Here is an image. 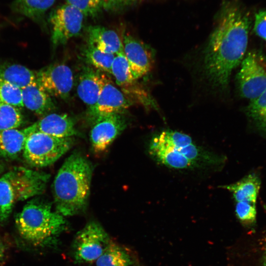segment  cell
Masks as SVG:
<instances>
[{
  "label": "cell",
  "instance_id": "1",
  "mask_svg": "<svg viewBox=\"0 0 266 266\" xmlns=\"http://www.w3.org/2000/svg\"><path fill=\"white\" fill-rule=\"evenodd\" d=\"M249 28L244 11L233 4L225 6L203 55L204 73L212 86L221 89L228 87L233 70L244 58Z\"/></svg>",
  "mask_w": 266,
  "mask_h": 266
},
{
  "label": "cell",
  "instance_id": "16",
  "mask_svg": "<svg viewBox=\"0 0 266 266\" xmlns=\"http://www.w3.org/2000/svg\"><path fill=\"white\" fill-rule=\"evenodd\" d=\"M87 44L108 53L116 55L123 50V42L113 30L100 26H90L86 29Z\"/></svg>",
  "mask_w": 266,
  "mask_h": 266
},
{
  "label": "cell",
  "instance_id": "18",
  "mask_svg": "<svg viewBox=\"0 0 266 266\" xmlns=\"http://www.w3.org/2000/svg\"><path fill=\"white\" fill-rule=\"evenodd\" d=\"M149 152L155 160L168 167L186 169L197 166L174 148L158 144L152 140L149 144Z\"/></svg>",
  "mask_w": 266,
  "mask_h": 266
},
{
  "label": "cell",
  "instance_id": "33",
  "mask_svg": "<svg viewBox=\"0 0 266 266\" xmlns=\"http://www.w3.org/2000/svg\"><path fill=\"white\" fill-rule=\"evenodd\" d=\"M4 254V247L2 242L0 240V262L2 260Z\"/></svg>",
  "mask_w": 266,
  "mask_h": 266
},
{
  "label": "cell",
  "instance_id": "31",
  "mask_svg": "<svg viewBox=\"0 0 266 266\" xmlns=\"http://www.w3.org/2000/svg\"><path fill=\"white\" fill-rule=\"evenodd\" d=\"M139 0H101L102 9L107 11L118 12L135 4Z\"/></svg>",
  "mask_w": 266,
  "mask_h": 266
},
{
  "label": "cell",
  "instance_id": "35",
  "mask_svg": "<svg viewBox=\"0 0 266 266\" xmlns=\"http://www.w3.org/2000/svg\"><path fill=\"white\" fill-rule=\"evenodd\" d=\"M0 169H1V167H0Z\"/></svg>",
  "mask_w": 266,
  "mask_h": 266
},
{
  "label": "cell",
  "instance_id": "2",
  "mask_svg": "<svg viewBox=\"0 0 266 266\" xmlns=\"http://www.w3.org/2000/svg\"><path fill=\"white\" fill-rule=\"evenodd\" d=\"M92 171L89 161L78 152L73 153L65 161L52 186L57 212L65 217L85 210L90 192Z\"/></svg>",
  "mask_w": 266,
  "mask_h": 266
},
{
  "label": "cell",
  "instance_id": "9",
  "mask_svg": "<svg viewBox=\"0 0 266 266\" xmlns=\"http://www.w3.org/2000/svg\"><path fill=\"white\" fill-rule=\"evenodd\" d=\"M36 82L51 97L66 99L73 85V76L67 65L54 64L36 72Z\"/></svg>",
  "mask_w": 266,
  "mask_h": 266
},
{
  "label": "cell",
  "instance_id": "21",
  "mask_svg": "<svg viewBox=\"0 0 266 266\" xmlns=\"http://www.w3.org/2000/svg\"><path fill=\"white\" fill-rule=\"evenodd\" d=\"M261 182L255 173H250L233 184L224 187L233 193L236 202L256 203Z\"/></svg>",
  "mask_w": 266,
  "mask_h": 266
},
{
  "label": "cell",
  "instance_id": "4",
  "mask_svg": "<svg viewBox=\"0 0 266 266\" xmlns=\"http://www.w3.org/2000/svg\"><path fill=\"white\" fill-rule=\"evenodd\" d=\"M50 174L24 167H15L0 177V222L9 217L15 204L45 191Z\"/></svg>",
  "mask_w": 266,
  "mask_h": 266
},
{
  "label": "cell",
  "instance_id": "29",
  "mask_svg": "<svg viewBox=\"0 0 266 266\" xmlns=\"http://www.w3.org/2000/svg\"><path fill=\"white\" fill-rule=\"evenodd\" d=\"M66 3L80 10L85 16L96 18L102 9L101 0H66Z\"/></svg>",
  "mask_w": 266,
  "mask_h": 266
},
{
  "label": "cell",
  "instance_id": "6",
  "mask_svg": "<svg viewBox=\"0 0 266 266\" xmlns=\"http://www.w3.org/2000/svg\"><path fill=\"white\" fill-rule=\"evenodd\" d=\"M110 241L108 234L100 224L90 222L75 236L73 244L74 258L81 263L96 261Z\"/></svg>",
  "mask_w": 266,
  "mask_h": 266
},
{
  "label": "cell",
  "instance_id": "34",
  "mask_svg": "<svg viewBox=\"0 0 266 266\" xmlns=\"http://www.w3.org/2000/svg\"><path fill=\"white\" fill-rule=\"evenodd\" d=\"M264 266H266V256L264 261Z\"/></svg>",
  "mask_w": 266,
  "mask_h": 266
},
{
  "label": "cell",
  "instance_id": "7",
  "mask_svg": "<svg viewBox=\"0 0 266 266\" xmlns=\"http://www.w3.org/2000/svg\"><path fill=\"white\" fill-rule=\"evenodd\" d=\"M84 17L80 10L67 3L53 10L49 15V21L54 45L64 44L78 35L82 30Z\"/></svg>",
  "mask_w": 266,
  "mask_h": 266
},
{
  "label": "cell",
  "instance_id": "23",
  "mask_svg": "<svg viewBox=\"0 0 266 266\" xmlns=\"http://www.w3.org/2000/svg\"><path fill=\"white\" fill-rule=\"evenodd\" d=\"M130 254L111 240L102 254L96 260L97 266H134Z\"/></svg>",
  "mask_w": 266,
  "mask_h": 266
},
{
  "label": "cell",
  "instance_id": "26",
  "mask_svg": "<svg viewBox=\"0 0 266 266\" xmlns=\"http://www.w3.org/2000/svg\"><path fill=\"white\" fill-rule=\"evenodd\" d=\"M23 122V116L18 107L0 102V131L16 129Z\"/></svg>",
  "mask_w": 266,
  "mask_h": 266
},
{
  "label": "cell",
  "instance_id": "32",
  "mask_svg": "<svg viewBox=\"0 0 266 266\" xmlns=\"http://www.w3.org/2000/svg\"><path fill=\"white\" fill-rule=\"evenodd\" d=\"M254 31L257 35L266 42V9L260 10L256 13Z\"/></svg>",
  "mask_w": 266,
  "mask_h": 266
},
{
  "label": "cell",
  "instance_id": "11",
  "mask_svg": "<svg viewBox=\"0 0 266 266\" xmlns=\"http://www.w3.org/2000/svg\"><path fill=\"white\" fill-rule=\"evenodd\" d=\"M133 103L107 78L96 103L88 108L87 116L93 122L97 119L116 113H123Z\"/></svg>",
  "mask_w": 266,
  "mask_h": 266
},
{
  "label": "cell",
  "instance_id": "10",
  "mask_svg": "<svg viewBox=\"0 0 266 266\" xmlns=\"http://www.w3.org/2000/svg\"><path fill=\"white\" fill-rule=\"evenodd\" d=\"M93 123L90 137L92 149L96 153L105 151L127 126L123 113L102 117Z\"/></svg>",
  "mask_w": 266,
  "mask_h": 266
},
{
  "label": "cell",
  "instance_id": "27",
  "mask_svg": "<svg viewBox=\"0 0 266 266\" xmlns=\"http://www.w3.org/2000/svg\"><path fill=\"white\" fill-rule=\"evenodd\" d=\"M151 140L160 144L172 147H183L193 143L189 135L171 130L163 131Z\"/></svg>",
  "mask_w": 266,
  "mask_h": 266
},
{
  "label": "cell",
  "instance_id": "3",
  "mask_svg": "<svg viewBox=\"0 0 266 266\" xmlns=\"http://www.w3.org/2000/svg\"><path fill=\"white\" fill-rule=\"evenodd\" d=\"M20 236L34 246H45L54 242L66 227L64 217L53 211L51 205L40 200H31L15 218Z\"/></svg>",
  "mask_w": 266,
  "mask_h": 266
},
{
  "label": "cell",
  "instance_id": "24",
  "mask_svg": "<svg viewBox=\"0 0 266 266\" xmlns=\"http://www.w3.org/2000/svg\"><path fill=\"white\" fill-rule=\"evenodd\" d=\"M83 56L89 65L102 71L111 74L112 65L115 55L103 52L87 44L83 51Z\"/></svg>",
  "mask_w": 266,
  "mask_h": 266
},
{
  "label": "cell",
  "instance_id": "25",
  "mask_svg": "<svg viewBox=\"0 0 266 266\" xmlns=\"http://www.w3.org/2000/svg\"><path fill=\"white\" fill-rule=\"evenodd\" d=\"M247 113L258 128L266 134V90L250 102Z\"/></svg>",
  "mask_w": 266,
  "mask_h": 266
},
{
  "label": "cell",
  "instance_id": "5",
  "mask_svg": "<svg viewBox=\"0 0 266 266\" xmlns=\"http://www.w3.org/2000/svg\"><path fill=\"white\" fill-rule=\"evenodd\" d=\"M72 137L60 138L35 132L29 134L23 151L28 164L38 167L50 166L71 148Z\"/></svg>",
  "mask_w": 266,
  "mask_h": 266
},
{
  "label": "cell",
  "instance_id": "13",
  "mask_svg": "<svg viewBox=\"0 0 266 266\" xmlns=\"http://www.w3.org/2000/svg\"><path fill=\"white\" fill-rule=\"evenodd\" d=\"M24 130L28 135L35 132L60 138L72 137L79 134L73 120L66 114H46Z\"/></svg>",
  "mask_w": 266,
  "mask_h": 266
},
{
  "label": "cell",
  "instance_id": "20",
  "mask_svg": "<svg viewBox=\"0 0 266 266\" xmlns=\"http://www.w3.org/2000/svg\"><path fill=\"white\" fill-rule=\"evenodd\" d=\"M0 80L21 89L36 81V72L19 64H0Z\"/></svg>",
  "mask_w": 266,
  "mask_h": 266
},
{
  "label": "cell",
  "instance_id": "22",
  "mask_svg": "<svg viewBox=\"0 0 266 266\" xmlns=\"http://www.w3.org/2000/svg\"><path fill=\"white\" fill-rule=\"evenodd\" d=\"M55 0H15L12 3V10L36 22L43 18Z\"/></svg>",
  "mask_w": 266,
  "mask_h": 266
},
{
  "label": "cell",
  "instance_id": "8",
  "mask_svg": "<svg viewBox=\"0 0 266 266\" xmlns=\"http://www.w3.org/2000/svg\"><path fill=\"white\" fill-rule=\"evenodd\" d=\"M237 80L241 96L250 101L266 90V70L256 54L250 52L243 59Z\"/></svg>",
  "mask_w": 266,
  "mask_h": 266
},
{
  "label": "cell",
  "instance_id": "14",
  "mask_svg": "<svg viewBox=\"0 0 266 266\" xmlns=\"http://www.w3.org/2000/svg\"><path fill=\"white\" fill-rule=\"evenodd\" d=\"M107 78L91 67L85 66L82 69L78 80L77 94L88 108L97 101Z\"/></svg>",
  "mask_w": 266,
  "mask_h": 266
},
{
  "label": "cell",
  "instance_id": "15",
  "mask_svg": "<svg viewBox=\"0 0 266 266\" xmlns=\"http://www.w3.org/2000/svg\"><path fill=\"white\" fill-rule=\"evenodd\" d=\"M111 74L121 91L129 99H133L141 92L142 89L136 83L124 50L115 55L112 65Z\"/></svg>",
  "mask_w": 266,
  "mask_h": 266
},
{
  "label": "cell",
  "instance_id": "30",
  "mask_svg": "<svg viewBox=\"0 0 266 266\" xmlns=\"http://www.w3.org/2000/svg\"><path fill=\"white\" fill-rule=\"evenodd\" d=\"M235 213L241 223L245 225H252L256 219V203L246 201L236 202Z\"/></svg>",
  "mask_w": 266,
  "mask_h": 266
},
{
  "label": "cell",
  "instance_id": "19",
  "mask_svg": "<svg viewBox=\"0 0 266 266\" xmlns=\"http://www.w3.org/2000/svg\"><path fill=\"white\" fill-rule=\"evenodd\" d=\"M28 135L24 130L11 129L0 131V156L16 159L23 152Z\"/></svg>",
  "mask_w": 266,
  "mask_h": 266
},
{
  "label": "cell",
  "instance_id": "17",
  "mask_svg": "<svg viewBox=\"0 0 266 266\" xmlns=\"http://www.w3.org/2000/svg\"><path fill=\"white\" fill-rule=\"evenodd\" d=\"M21 93L24 106L37 115H46L55 108L51 96L36 81L21 89Z\"/></svg>",
  "mask_w": 266,
  "mask_h": 266
},
{
  "label": "cell",
  "instance_id": "12",
  "mask_svg": "<svg viewBox=\"0 0 266 266\" xmlns=\"http://www.w3.org/2000/svg\"><path fill=\"white\" fill-rule=\"evenodd\" d=\"M122 42L131 71L137 80L152 68L154 61L152 53L146 45L131 35L124 34Z\"/></svg>",
  "mask_w": 266,
  "mask_h": 266
},
{
  "label": "cell",
  "instance_id": "28",
  "mask_svg": "<svg viewBox=\"0 0 266 266\" xmlns=\"http://www.w3.org/2000/svg\"><path fill=\"white\" fill-rule=\"evenodd\" d=\"M0 102L9 104L18 108L24 107L21 89L0 80Z\"/></svg>",
  "mask_w": 266,
  "mask_h": 266
}]
</instances>
